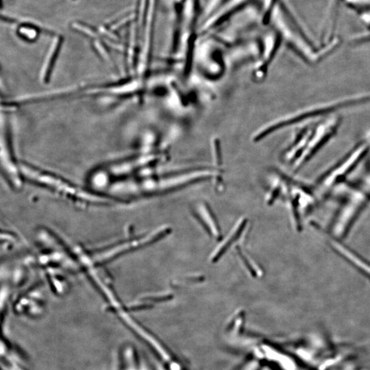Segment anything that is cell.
<instances>
[{
    "label": "cell",
    "mask_w": 370,
    "mask_h": 370,
    "mask_svg": "<svg viewBox=\"0 0 370 370\" xmlns=\"http://www.w3.org/2000/svg\"><path fill=\"white\" fill-rule=\"evenodd\" d=\"M369 103L370 91L360 92L329 102L315 104L271 121L255 132L253 140L259 142L266 136L270 135L273 132L282 130L287 127L294 126L298 123L310 122L314 121V119H319L329 115L337 114L343 110L351 109Z\"/></svg>",
    "instance_id": "6da1fadb"
},
{
    "label": "cell",
    "mask_w": 370,
    "mask_h": 370,
    "mask_svg": "<svg viewBox=\"0 0 370 370\" xmlns=\"http://www.w3.org/2000/svg\"><path fill=\"white\" fill-rule=\"evenodd\" d=\"M19 167L22 176L31 182L48 189L71 201L92 205H107L111 204V200L105 196L81 188L64 178L36 168L30 164L21 163Z\"/></svg>",
    "instance_id": "7a4b0ae2"
},
{
    "label": "cell",
    "mask_w": 370,
    "mask_h": 370,
    "mask_svg": "<svg viewBox=\"0 0 370 370\" xmlns=\"http://www.w3.org/2000/svg\"><path fill=\"white\" fill-rule=\"evenodd\" d=\"M342 123L340 115L333 114L313 122L299 158L292 167L294 171L303 167L337 134Z\"/></svg>",
    "instance_id": "3957f363"
},
{
    "label": "cell",
    "mask_w": 370,
    "mask_h": 370,
    "mask_svg": "<svg viewBox=\"0 0 370 370\" xmlns=\"http://www.w3.org/2000/svg\"><path fill=\"white\" fill-rule=\"evenodd\" d=\"M370 149L367 137L358 142L345 157L329 169L317 182V190L325 192L339 184L363 161Z\"/></svg>",
    "instance_id": "277c9868"
},
{
    "label": "cell",
    "mask_w": 370,
    "mask_h": 370,
    "mask_svg": "<svg viewBox=\"0 0 370 370\" xmlns=\"http://www.w3.org/2000/svg\"><path fill=\"white\" fill-rule=\"evenodd\" d=\"M1 167L8 182L15 190H20L22 187V174L19 165L14 159L12 147L10 142L9 128L7 119L3 113L1 118Z\"/></svg>",
    "instance_id": "5b68a950"
},
{
    "label": "cell",
    "mask_w": 370,
    "mask_h": 370,
    "mask_svg": "<svg viewBox=\"0 0 370 370\" xmlns=\"http://www.w3.org/2000/svg\"><path fill=\"white\" fill-rule=\"evenodd\" d=\"M15 311L19 314L28 317H38L43 311V300L38 294H28L22 297L15 305Z\"/></svg>",
    "instance_id": "8992f818"
},
{
    "label": "cell",
    "mask_w": 370,
    "mask_h": 370,
    "mask_svg": "<svg viewBox=\"0 0 370 370\" xmlns=\"http://www.w3.org/2000/svg\"><path fill=\"white\" fill-rule=\"evenodd\" d=\"M339 254L344 257L347 261L350 262L356 267L360 271H361L366 277L370 279V263L367 260L363 259L359 254L352 251L348 247L343 246L339 250Z\"/></svg>",
    "instance_id": "52a82bcc"
},
{
    "label": "cell",
    "mask_w": 370,
    "mask_h": 370,
    "mask_svg": "<svg viewBox=\"0 0 370 370\" xmlns=\"http://www.w3.org/2000/svg\"><path fill=\"white\" fill-rule=\"evenodd\" d=\"M246 219H244L240 221L238 226H237V228H235L233 230V233L230 235L228 240L223 242L222 246L219 247L218 249L214 254L213 258H212V261L216 262L217 261V260L220 259L221 256H223V254L228 250L229 247L232 245L233 242H235V241L238 240L239 237L242 234L243 231L244 230L245 226H246Z\"/></svg>",
    "instance_id": "ba28073f"
}]
</instances>
